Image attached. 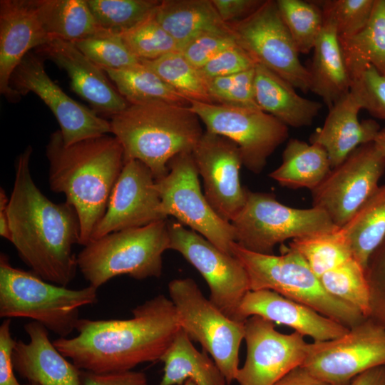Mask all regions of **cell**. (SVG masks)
<instances>
[{
    "label": "cell",
    "instance_id": "obj_49",
    "mask_svg": "<svg viewBox=\"0 0 385 385\" xmlns=\"http://www.w3.org/2000/svg\"><path fill=\"white\" fill-rule=\"evenodd\" d=\"M263 0H212L221 19L232 23L245 19L255 11Z\"/></svg>",
    "mask_w": 385,
    "mask_h": 385
},
{
    "label": "cell",
    "instance_id": "obj_45",
    "mask_svg": "<svg viewBox=\"0 0 385 385\" xmlns=\"http://www.w3.org/2000/svg\"><path fill=\"white\" fill-rule=\"evenodd\" d=\"M255 68L226 76L222 81L217 104L260 109L255 100Z\"/></svg>",
    "mask_w": 385,
    "mask_h": 385
},
{
    "label": "cell",
    "instance_id": "obj_21",
    "mask_svg": "<svg viewBox=\"0 0 385 385\" xmlns=\"http://www.w3.org/2000/svg\"><path fill=\"white\" fill-rule=\"evenodd\" d=\"M51 39L43 30L33 0L0 1V93L8 100L19 98L10 86L11 76L34 48Z\"/></svg>",
    "mask_w": 385,
    "mask_h": 385
},
{
    "label": "cell",
    "instance_id": "obj_46",
    "mask_svg": "<svg viewBox=\"0 0 385 385\" xmlns=\"http://www.w3.org/2000/svg\"><path fill=\"white\" fill-rule=\"evenodd\" d=\"M256 63L237 43L223 50L200 70L206 78L232 76L255 68Z\"/></svg>",
    "mask_w": 385,
    "mask_h": 385
},
{
    "label": "cell",
    "instance_id": "obj_40",
    "mask_svg": "<svg viewBox=\"0 0 385 385\" xmlns=\"http://www.w3.org/2000/svg\"><path fill=\"white\" fill-rule=\"evenodd\" d=\"M77 48L101 68L123 69L140 63L118 34H107L73 42Z\"/></svg>",
    "mask_w": 385,
    "mask_h": 385
},
{
    "label": "cell",
    "instance_id": "obj_33",
    "mask_svg": "<svg viewBox=\"0 0 385 385\" xmlns=\"http://www.w3.org/2000/svg\"><path fill=\"white\" fill-rule=\"evenodd\" d=\"M339 38L349 70L369 63L385 76V0H375L371 18L361 31Z\"/></svg>",
    "mask_w": 385,
    "mask_h": 385
},
{
    "label": "cell",
    "instance_id": "obj_37",
    "mask_svg": "<svg viewBox=\"0 0 385 385\" xmlns=\"http://www.w3.org/2000/svg\"><path fill=\"white\" fill-rule=\"evenodd\" d=\"M276 3L299 53H309L324 26L320 6L315 1L277 0Z\"/></svg>",
    "mask_w": 385,
    "mask_h": 385
},
{
    "label": "cell",
    "instance_id": "obj_2",
    "mask_svg": "<svg viewBox=\"0 0 385 385\" xmlns=\"http://www.w3.org/2000/svg\"><path fill=\"white\" fill-rule=\"evenodd\" d=\"M33 150L16 158L13 189L7 208L11 242L19 257L43 279L66 287L78 268L73 252L81 226L74 207L50 200L35 184L29 167Z\"/></svg>",
    "mask_w": 385,
    "mask_h": 385
},
{
    "label": "cell",
    "instance_id": "obj_52",
    "mask_svg": "<svg viewBox=\"0 0 385 385\" xmlns=\"http://www.w3.org/2000/svg\"><path fill=\"white\" fill-rule=\"evenodd\" d=\"M9 202L6 191L0 189V235L8 241H11V231L9 225L7 208Z\"/></svg>",
    "mask_w": 385,
    "mask_h": 385
},
{
    "label": "cell",
    "instance_id": "obj_54",
    "mask_svg": "<svg viewBox=\"0 0 385 385\" xmlns=\"http://www.w3.org/2000/svg\"><path fill=\"white\" fill-rule=\"evenodd\" d=\"M28 385H39V384H36V383H29Z\"/></svg>",
    "mask_w": 385,
    "mask_h": 385
},
{
    "label": "cell",
    "instance_id": "obj_6",
    "mask_svg": "<svg viewBox=\"0 0 385 385\" xmlns=\"http://www.w3.org/2000/svg\"><path fill=\"white\" fill-rule=\"evenodd\" d=\"M232 254L246 270L251 291L272 290L348 328L366 318L354 307L329 294L304 258L289 246L280 255H274L251 252L234 242Z\"/></svg>",
    "mask_w": 385,
    "mask_h": 385
},
{
    "label": "cell",
    "instance_id": "obj_28",
    "mask_svg": "<svg viewBox=\"0 0 385 385\" xmlns=\"http://www.w3.org/2000/svg\"><path fill=\"white\" fill-rule=\"evenodd\" d=\"M38 19L51 39L75 42L111 34L96 22L87 0H33Z\"/></svg>",
    "mask_w": 385,
    "mask_h": 385
},
{
    "label": "cell",
    "instance_id": "obj_14",
    "mask_svg": "<svg viewBox=\"0 0 385 385\" xmlns=\"http://www.w3.org/2000/svg\"><path fill=\"white\" fill-rule=\"evenodd\" d=\"M168 233L169 250L182 255L201 274L210 291V300L231 319L242 322L239 308L250 289L240 260L178 222L168 221Z\"/></svg>",
    "mask_w": 385,
    "mask_h": 385
},
{
    "label": "cell",
    "instance_id": "obj_10",
    "mask_svg": "<svg viewBox=\"0 0 385 385\" xmlns=\"http://www.w3.org/2000/svg\"><path fill=\"white\" fill-rule=\"evenodd\" d=\"M168 168L165 176L155 180L163 214L174 217L222 251L232 255L234 228L215 212L202 192L192 152L176 155Z\"/></svg>",
    "mask_w": 385,
    "mask_h": 385
},
{
    "label": "cell",
    "instance_id": "obj_18",
    "mask_svg": "<svg viewBox=\"0 0 385 385\" xmlns=\"http://www.w3.org/2000/svg\"><path fill=\"white\" fill-rule=\"evenodd\" d=\"M192 155L207 200L221 218L230 222L245 205L248 190L240 183L243 165L238 146L227 138L205 130Z\"/></svg>",
    "mask_w": 385,
    "mask_h": 385
},
{
    "label": "cell",
    "instance_id": "obj_5",
    "mask_svg": "<svg viewBox=\"0 0 385 385\" xmlns=\"http://www.w3.org/2000/svg\"><path fill=\"white\" fill-rule=\"evenodd\" d=\"M98 301L97 289L89 285L71 289L48 282L33 272L14 267L0 255V317H24L66 338L79 320V309Z\"/></svg>",
    "mask_w": 385,
    "mask_h": 385
},
{
    "label": "cell",
    "instance_id": "obj_36",
    "mask_svg": "<svg viewBox=\"0 0 385 385\" xmlns=\"http://www.w3.org/2000/svg\"><path fill=\"white\" fill-rule=\"evenodd\" d=\"M319 280L329 294L354 307L365 317H369L370 289L366 270L353 257L323 274Z\"/></svg>",
    "mask_w": 385,
    "mask_h": 385
},
{
    "label": "cell",
    "instance_id": "obj_11",
    "mask_svg": "<svg viewBox=\"0 0 385 385\" xmlns=\"http://www.w3.org/2000/svg\"><path fill=\"white\" fill-rule=\"evenodd\" d=\"M381 366H385V327L366 317L338 338L308 343L302 367L329 385H349Z\"/></svg>",
    "mask_w": 385,
    "mask_h": 385
},
{
    "label": "cell",
    "instance_id": "obj_16",
    "mask_svg": "<svg viewBox=\"0 0 385 385\" xmlns=\"http://www.w3.org/2000/svg\"><path fill=\"white\" fill-rule=\"evenodd\" d=\"M10 86L19 98L32 92L41 99L56 117L66 145L111 133L110 122L68 96L34 53H27L16 68Z\"/></svg>",
    "mask_w": 385,
    "mask_h": 385
},
{
    "label": "cell",
    "instance_id": "obj_17",
    "mask_svg": "<svg viewBox=\"0 0 385 385\" xmlns=\"http://www.w3.org/2000/svg\"><path fill=\"white\" fill-rule=\"evenodd\" d=\"M294 332L282 334L275 324L260 316L245 322L247 356L235 381L239 385H274L292 370L302 366L308 343Z\"/></svg>",
    "mask_w": 385,
    "mask_h": 385
},
{
    "label": "cell",
    "instance_id": "obj_34",
    "mask_svg": "<svg viewBox=\"0 0 385 385\" xmlns=\"http://www.w3.org/2000/svg\"><path fill=\"white\" fill-rule=\"evenodd\" d=\"M140 62L189 103H215L210 94L207 78L180 51L170 53L155 60H140Z\"/></svg>",
    "mask_w": 385,
    "mask_h": 385
},
{
    "label": "cell",
    "instance_id": "obj_3",
    "mask_svg": "<svg viewBox=\"0 0 385 385\" xmlns=\"http://www.w3.org/2000/svg\"><path fill=\"white\" fill-rule=\"evenodd\" d=\"M46 155L50 188L63 193L76 210L81 226L79 244L85 246L106 212L124 165L122 145L109 134L66 145L58 130L49 137Z\"/></svg>",
    "mask_w": 385,
    "mask_h": 385
},
{
    "label": "cell",
    "instance_id": "obj_4",
    "mask_svg": "<svg viewBox=\"0 0 385 385\" xmlns=\"http://www.w3.org/2000/svg\"><path fill=\"white\" fill-rule=\"evenodd\" d=\"M109 122L111 133L122 145L124 163L140 161L155 180L168 173L174 156L192 152L205 131L189 106L163 101L129 104Z\"/></svg>",
    "mask_w": 385,
    "mask_h": 385
},
{
    "label": "cell",
    "instance_id": "obj_31",
    "mask_svg": "<svg viewBox=\"0 0 385 385\" xmlns=\"http://www.w3.org/2000/svg\"><path fill=\"white\" fill-rule=\"evenodd\" d=\"M339 230L349 242L354 258L366 270L370 256L385 237V184Z\"/></svg>",
    "mask_w": 385,
    "mask_h": 385
},
{
    "label": "cell",
    "instance_id": "obj_47",
    "mask_svg": "<svg viewBox=\"0 0 385 385\" xmlns=\"http://www.w3.org/2000/svg\"><path fill=\"white\" fill-rule=\"evenodd\" d=\"M10 326L11 319H5L0 326V385H21L14 375L12 353L16 341Z\"/></svg>",
    "mask_w": 385,
    "mask_h": 385
},
{
    "label": "cell",
    "instance_id": "obj_51",
    "mask_svg": "<svg viewBox=\"0 0 385 385\" xmlns=\"http://www.w3.org/2000/svg\"><path fill=\"white\" fill-rule=\"evenodd\" d=\"M349 385H385V366L369 369L358 375Z\"/></svg>",
    "mask_w": 385,
    "mask_h": 385
},
{
    "label": "cell",
    "instance_id": "obj_32",
    "mask_svg": "<svg viewBox=\"0 0 385 385\" xmlns=\"http://www.w3.org/2000/svg\"><path fill=\"white\" fill-rule=\"evenodd\" d=\"M130 103L163 101L181 106L190 103L153 71L139 64L123 68H102Z\"/></svg>",
    "mask_w": 385,
    "mask_h": 385
},
{
    "label": "cell",
    "instance_id": "obj_13",
    "mask_svg": "<svg viewBox=\"0 0 385 385\" xmlns=\"http://www.w3.org/2000/svg\"><path fill=\"white\" fill-rule=\"evenodd\" d=\"M205 130L222 135L239 148L242 165L260 173L268 158L289 136L288 126L258 108L190 101Z\"/></svg>",
    "mask_w": 385,
    "mask_h": 385
},
{
    "label": "cell",
    "instance_id": "obj_1",
    "mask_svg": "<svg viewBox=\"0 0 385 385\" xmlns=\"http://www.w3.org/2000/svg\"><path fill=\"white\" fill-rule=\"evenodd\" d=\"M180 329L173 302L160 294L135 307L127 319H79L77 336L53 344L82 371L121 372L160 360Z\"/></svg>",
    "mask_w": 385,
    "mask_h": 385
},
{
    "label": "cell",
    "instance_id": "obj_22",
    "mask_svg": "<svg viewBox=\"0 0 385 385\" xmlns=\"http://www.w3.org/2000/svg\"><path fill=\"white\" fill-rule=\"evenodd\" d=\"M254 315L291 327L314 342L338 338L349 329L305 304L268 289L250 290L244 297L239 308L240 320L245 322Z\"/></svg>",
    "mask_w": 385,
    "mask_h": 385
},
{
    "label": "cell",
    "instance_id": "obj_23",
    "mask_svg": "<svg viewBox=\"0 0 385 385\" xmlns=\"http://www.w3.org/2000/svg\"><path fill=\"white\" fill-rule=\"evenodd\" d=\"M24 329L29 342L16 341L12 353L13 367L20 377L39 385H81L82 370L58 351L43 325L32 321Z\"/></svg>",
    "mask_w": 385,
    "mask_h": 385
},
{
    "label": "cell",
    "instance_id": "obj_30",
    "mask_svg": "<svg viewBox=\"0 0 385 385\" xmlns=\"http://www.w3.org/2000/svg\"><path fill=\"white\" fill-rule=\"evenodd\" d=\"M331 169L329 155L323 147L291 138L283 151L281 165L269 176L282 187L312 191Z\"/></svg>",
    "mask_w": 385,
    "mask_h": 385
},
{
    "label": "cell",
    "instance_id": "obj_24",
    "mask_svg": "<svg viewBox=\"0 0 385 385\" xmlns=\"http://www.w3.org/2000/svg\"><path fill=\"white\" fill-rule=\"evenodd\" d=\"M361 106L350 91L329 109L322 128L310 137V143H317L327 151L331 168L341 164L361 145L374 141L381 130L372 119L360 121Z\"/></svg>",
    "mask_w": 385,
    "mask_h": 385
},
{
    "label": "cell",
    "instance_id": "obj_41",
    "mask_svg": "<svg viewBox=\"0 0 385 385\" xmlns=\"http://www.w3.org/2000/svg\"><path fill=\"white\" fill-rule=\"evenodd\" d=\"M320 6L324 21L332 23L339 37L352 36L369 22L375 0L315 1Z\"/></svg>",
    "mask_w": 385,
    "mask_h": 385
},
{
    "label": "cell",
    "instance_id": "obj_39",
    "mask_svg": "<svg viewBox=\"0 0 385 385\" xmlns=\"http://www.w3.org/2000/svg\"><path fill=\"white\" fill-rule=\"evenodd\" d=\"M120 36L139 60H155L180 51L178 43L157 21L154 14Z\"/></svg>",
    "mask_w": 385,
    "mask_h": 385
},
{
    "label": "cell",
    "instance_id": "obj_9",
    "mask_svg": "<svg viewBox=\"0 0 385 385\" xmlns=\"http://www.w3.org/2000/svg\"><path fill=\"white\" fill-rule=\"evenodd\" d=\"M168 293L181 329L209 353L230 385L239 370V350L245 322L231 319L202 293L191 278L175 279Z\"/></svg>",
    "mask_w": 385,
    "mask_h": 385
},
{
    "label": "cell",
    "instance_id": "obj_26",
    "mask_svg": "<svg viewBox=\"0 0 385 385\" xmlns=\"http://www.w3.org/2000/svg\"><path fill=\"white\" fill-rule=\"evenodd\" d=\"M310 68V91L319 96L329 109L350 92L351 77L334 25L324 21L314 46Z\"/></svg>",
    "mask_w": 385,
    "mask_h": 385
},
{
    "label": "cell",
    "instance_id": "obj_20",
    "mask_svg": "<svg viewBox=\"0 0 385 385\" xmlns=\"http://www.w3.org/2000/svg\"><path fill=\"white\" fill-rule=\"evenodd\" d=\"M37 51L67 73L71 89L87 101L96 113L111 117L130 104L111 83L105 71L73 43L51 39Z\"/></svg>",
    "mask_w": 385,
    "mask_h": 385
},
{
    "label": "cell",
    "instance_id": "obj_12",
    "mask_svg": "<svg viewBox=\"0 0 385 385\" xmlns=\"http://www.w3.org/2000/svg\"><path fill=\"white\" fill-rule=\"evenodd\" d=\"M236 43L258 65L273 71L304 92L310 74L279 14L276 1L266 0L244 19L228 24Z\"/></svg>",
    "mask_w": 385,
    "mask_h": 385
},
{
    "label": "cell",
    "instance_id": "obj_15",
    "mask_svg": "<svg viewBox=\"0 0 385 385\" xmlns=\"http://www.w3.org/2000/svg\"><path fill=\"white\" fill-rule=\"evenodd\" d=\"M384 170L385 155L374 143L360 145L312 190V207L342 227L379 187Z\"/></svg>",
    "mask_w": 385,
    "mask_h": 385
},
{
    "label": "cell",
    "instance_id": "obj_29",
    "mask_svg": "<svg viewBox=\"0 0 385 385\" xmlns=\"http://www.w3.org/2000/svg\"><path fill=\"white\" fill-rule=\"evenodd\" d=\"M160 360L164 373L158 385H181L188 379L195 385H228L213 359L197 350L181 328Z\"/></svg>",
    "mask_w": 385,
    "mask_h": 385
},
{
    "label": "cell",
    "instance_id": "obj_42",
    "mask_svg": "<svg viewBox=\"0 0 385 385\" xmlns=\"http://www.w3.org/2000/svg\"><path fill=\"white\" fill-rule=\"evenodd\" d=\"M349 71L351 77L350 91L356 97L362 109L375 118L385 120V76L369 63Z\"/></svg>",
    "mask_w": 385,
    "mask_h": 385
},
{
    "label": "cell",
    "instance_id": "obj_48",
    "mask_svg": "<svg viewBox=\"0 0 385 385\" xmlns=\"http://www.w3.org/2000/svg\"><path fill=\"white\" fill-rule=\"evenodd\" d=\"M81 385H148L145 373L135 371L96 374L82 371Z\"/></svg>",
    "mask_w": 385,
    "mask_h": 385
},
{
    "label": "cell",
    "instance_id": "obj_8",
    "mask_svg": "<svg viewBox=\"0 0 385 385\" xmlns=\"http://www.w3.org/2000/svg\"><path fill=\"white\" fill-rule=\"evenodd\" d=\"M230 222L238 245L265 255H273L274 247L287 240L339 229L319 208L289 207L272 193L250 190L245 205Z\"/></svg>",
    "mask_w": 385,
    "mask_h": 385
},
{
    "label": "cell",
    "instance_id": "obj_35",
    "mask_svg": "<svg viewBox=\"0 0 385 385\" xmlns=\"http://www.w3.org/2000/svg\"><path fill=\"white\" fill-rule=\"evenodd\" d=\"M289 247L304 258L319 278L353 257L349 242L339 229L293 239Z\"/></svg>",
    "mask_w": 385,
    "mask_h": 385
},
{
    "label": "cell",
    "instance_id": "obj_38",
    "mask_svg": "<svg viewBox=\"0 0 385 385\" xmlns=\"http://www.w3.org/2000/svg\"><path fill=\"white\" fill-rule=\"evenodd\" d=\"M158 0H87L98 24L105 31L121 34L134 28L151 15Z\"/></svg>",
    "mask_w": 385,
    "mask_h": 385
},
{
    "label": "cell",
    "instance_id": "obj_7",
    "mask_svg": "<svg viewBox=\"0 0 385 385\" xmlns=\"http://www.w3.org/2000/svg\"><path fill=\"white\" fill-rule=\"evenodd\" d=\"M168 221L113 232L88 242L76 256L78 268L98 289L113 277H160L163 254L169 250Z\"/></svg>",
    "mask_w": 385,
    "mask_h": 385
},
{
    "label": "cell",
    "instance_id": "obj_53",
    "mask_svg": "<svg viewBox=\"0 0 385 385\" xmlns=\"http://www.w3.org/2000/svg\"><path fill=\"white\" fill-rule=\"evenodd\" d=\"M374 143L378 150L385 155V128H381Z\"/></svg>",
    "mask_w": 385,
    "mask_h": 385
},
{
    "label": "cell",
    "instance_id": "obj_44",
    "mask_svg": "<svg viewBox=\"0 0 385 385\" xmlns=\"http://www.w3.org/2000/svg\"><path fill=\"white\" fill-rule=\"evenodd\" d=\"M235 44L232 31L208 32L188 42L180 52L190 64L200 69L216 55Z\"/></svg>",
    "mask_w": 385,
    "mask_h": 385
},
{
    "label": "cell",
    "instance_id": "obj_25",
    "mask_svg": "<svg viewBox=\"0 0 385 385\" xmlns=\"http://www.w3.org/2000/svg\"><path fill=\"white\" fill-rule=\"evenodd\" d=\"M255 72V100L260 110L287 126L301 128L313 123L321 103L299 96L291 83L263 66L257 64Z\"/></svg>",
    "mask_w": 385,
    "mask_h": 385
},
{
    "label": "cell",
    "instance_id": "obj_27",
    "mask_svg": "<svg viewBox=\"0 0 385 385\" xmlns=\"http://www.w3.org/2000/svg\"><path fill=\"white\" fill-rule=\"evenodd\" d=\"M161 26L176 41L180 50L194 38L208 32H231L212 0H163L154 12Z\"/></svg>",
    "mask_w": 385,
    "mask_h": 385
},
{
    "label": "cell",
    "instance_id": "obj_50",
    "mask_svg": "<svg viewBox=\"0 0 385 385\" xmlns=\"http://www.w3.org/2000/svg\"><path fill=\"white\" fill-rule=\"evenodd\" d=\"M274 385H329L299 366L290 371Z\"/></svg>",
    "mask_w": 385,
    "mask_h": 385
},
{
    "label": "cell",
    "instance_id": "obj_43",
    "mask_svg": "<svg viewBox=\"0 0 385 385\" xmlns=\"http://www.w3.org/2000/svg\"><path fill=\"white\" fill-rule=\"evenodd\" d=\"M371 318L385 327V237L369 257L366 270Z\"/></svg>",
    "mask_w": 385,
    "mask_h": 385
},
{
    "label": "cell",
    "instance_id": "obj_19",
    "mask_svg": "<svg viewBox=\"0 0 385 385\" xmlns=\"http://www.w3.org/2000/svg\"><path fill=\"white\" fill-rule=\"evenodd\" d=\"M165 219L152 172L140 161L130 160L124 163L106 212L94 229L91 240Z\"/></svg>",
    "mask_w": 385,
    "mask_h": 385
}]
</instances>
